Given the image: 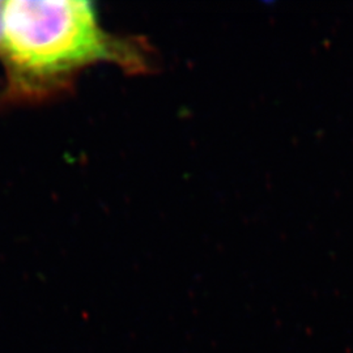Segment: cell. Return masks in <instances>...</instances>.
I'll list each match as a JSON object with an SVG mask.
<instances>
[{
    "label": "cell",
    "instance_id": "7a4b0ae2",
    "mask_svg": "<svg viewBox=\"0 0 353 353\" xmlns=\"http://www.w3.org/2000/svg\"><path fill=\"white\" fill-rule=\"evenodd\" d=\"M3 12H4V1H0V41L3 36Z\"/></svg>",
    "mask_w": 353,
    "mask_h": 353
},
{
    "label": "cell",
    "instance_id": "6da1fadb",
    "mask_svg": "<svg viewBox=\"0 0 353 353\" xmlns=\"http://www.w3.org/2000/svg\"><path fill=\"white\" fill-rule=\"evenodd\" d=\"M0 61L4 103L45 101L70 90L88 67L115 63L144 72L147 52L138 42L106 32L90 1H4Z\"/></svg>",
    "mask_w": 353,
    "mask_h": 353
}]
</instances>
